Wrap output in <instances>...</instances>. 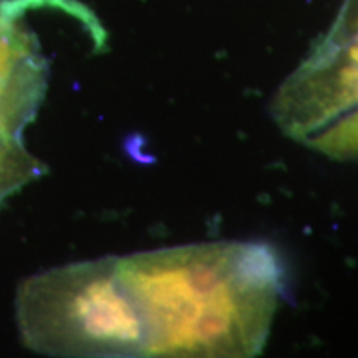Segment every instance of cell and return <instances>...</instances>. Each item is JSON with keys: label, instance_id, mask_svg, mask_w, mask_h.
<instances>
[{"label": "cell", "instance_id": "5", "mask_svg": "<svg viewBox=\"0 0 358 358\" xmlns=\"http://www.w3.org/2000/svg\"><path fill=\"white\" fill-rule=\"evenodd\" d=\"M42 166L15 138L0 136V203L12 192L38 178Z\"/></svg>", "mask_w": 358, "mask_h": 358}, {"label": "cell", "instance_id": "2", "mask_svg": "<svg viewBox=\"0 0 358 358\" xmlns=\"http://www.w3.org/2000/svg\"><path fill=\"white\" fill-rule=\"evenodd\" d=\"M15 310L25 345L43 355L134 357L145 350L140 315L118 279L116 259L30 277Z\"/></svg>", "mask_w": 358, "mask_h": 358}, {"label": "cell", "instance_id": "3", "mask_svg": "<svg viewBox=\"0 0 358 358\" xmlns=\"http://www.w3.org/2000/svg\"><path fill=\"white\" fill-rule=\"evenodd\" d=\"M30 17L32 0H0V136L15 140L47 88V58Z\"/></svg>", "mask_w": 358, "mask_h": 358}, {"label": "cell", "instance_id": "4", "mask_svg": "<svg viewBox=\"0 0 358 358\" xmlns=\"http://www.w3.org/2000/svg\"><path fill=\"white\" fill-rule=\"evenodd\" d=\"M307 146L335 159H358V106L303 140Z\"/></svg>", "mask_w": 358, "mask_h": 358}, {"label": "cell", "instance_id": "1", "mask_svg": "<svg viewBox=\"0 0 358 358\" xmlns=\"http://www.w3.org/2000/svg\"><path fill=\"white\" fill-rule=\"evenodd\" d=\"M136 307L146 357H256L284 292L264 243H213L116 259Z\"/></svg>", "mask_w": 358, "mask_h": 358}]
</instances>
